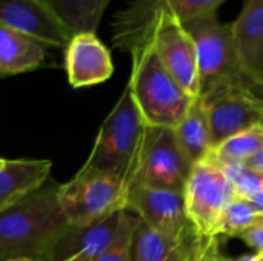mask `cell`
Masks as SVG:
<instances>
[{"instance_id": "2", "label": "cell", "mask_w": 263, "mask_h": 261, "mask_svg": "<svg viewBox=\"0 0 263 261\" xmlns=\"http://www.w3.org/2000/svg\"><path fill=\"white\" fill-rule=\"evenodd\" d=\"M145 120L126 85L103 120L91 154L80 171L116 177L129 185L145 134Z\"/></svg>"}, {"instance_id": "9", "label": "cell", "mask_w": 263, "mask_h": 261, "mask_svg": "<svg viewBox=\"0 0 263 261\" xmlns=\"http://www.w3.org/2000/svg\"><path fill=\"white\" fill-rule=\"evenodd\" d=\"M146 42L151 43L157 57L174 80L193 98L199 97L196 46L183 23L171 15H159L137 46Z\"/></svg>"}, {"instance_id": "23", "label": "cell", "mask_w": 263, "mask_h": 261, "mask_svg": "<svg viewBox=\"0 0 263 261\" xmlns=\"http://www.w3.org/2000/svg\"><path fill=\"white\" fill-rule=\"evenodd\" d=\"M260 222V215L248 205L247 200L236 198L223 212L216 235L222 237H237L245 229Z\"/></svg>"}, {"instance_id": "22", "label": "cell", "mask_w": 263, "mask_h": 261, "mask_svg": "<svg viewBox=\"0 0 263 261\" xmlns=\"http://www.w3.org/2000/svg\"><path fill=\"white\" fill-rule=\"evenodd\" d=\"M139 223L140 218L134 212L128 209H122L117 231L114 234L109 248L92 261H131L133 238Z\"/></svg>"}, {"instance_id": "1", "label": "cell", "mask_w": 263, "mask_h": 261, "mask_svg": "<svg viewBox=\"0 0 263 261\" xmlns=\"http://www.w3.org/2000/svg\"><path fill=\"white\" fill-rule=\"evenodd\" d=\"M59 188L51 178L0 212V261L29 257L54 261L69 225L59 205Z\"/></svg>"}, {"instance_id": "26", "label": "cell", "mask_w": 263, "mask_h": 261, "mask_svg": "<svg viewBox=\"0 0 263 261\" xmlns=\"http://www.w3.org/2000/svg\"><path fill=\"white\" fill-rule=\"evenodd\" d=\"M236 238H240L245 245L253 248L256 254H263V222H259L251 228L245 229Z\"/></svg>"}, {"instance_id": "3", "label": "cell", "mask_w": 263, "mask_h": 261, "mask_svg": "<svg viewBox=\"0 0 263 261\" xmlns=\"http://www.w3.org/2000/svg\"><path fill=\"white\" fill-rule=\"evenodd\" d=\"M129 54L133 68L128 88L145 123L176 128L194 98L166 71L151 43L146 42Z\"/></svg>"}, {"instance_id": "25", "label": "cell", "mask_w": 263, "mask_h": 261, "mask_svg": "<svg viewBox=\"0 0 263 261\" xmlns=\"http://www.w3.org/2000/svg\"><path fill=\"white\" fill-rule=\"evenodd\" d=\"M217 165V163H216ZM231 182L237 198L247 200L263 191V174L248 168L245 163L239 165H217Z\"/></svg>"}, {"instance_id": "24", "label": "cell", "mask_w": 263, "mask_h": 261, "mask_svg": "<svg viewBox=\"0 0 263 261\" xmlns=\"http://www.w3.org/2000/svg\"><path fill=\"white\" fill-rule=\"evenodd\" d=\"M219 237H202L193 231L166 261H206L219 254Z\"/></svg>"}, {"instance_id": "36", "label": "cell", "mask_w": 263, "mask_h": 261, "mask_svg": "<svg viewBox=\"0 0 263 261\" xmlns=\"http://www.w3.org/2000/svg\"><path fill=\"white\" fill-rule=\"evenodd\" d=\"M260 222H263V217H262V218H260Z\"/></svg>"}, {"instance_id": "6", "label": "cell", "mask_w": 263, "mask_h": 261, "mask_svg": "<svg viewBox=\"0 0 263 261\" xmlns=\"http://www.w3.org/2000/svg\"><path fill=\"white\" fill-rule=\"evenodd\" d=\"M191 168L176 140L174 128L146 125L129 183L183 194Z\"/></svg>"}, {"instance_id": "11", "label": "cell", "mask_w": 263, "mask_h": 261, "mask_svg": "<svg viewBox=\"0 0 263 261\" xmlns=\"http://www.w3.org/2000/svg\"><path fill=\"white\" fill-rule=\"evenodd\" d=\"M125 209L134 212L154 231L170 237L180 238L194 229L186 217L182 192L129 183L125 197Z\"/></svg>"}, {"instance_id": "5", "label": "cell", "mask_w": 263, "mask_h": 261, "mask_svg": "<svg viewBox=\"0 0 263 261\" xmlns=\"http://www.w3.org/2000/svg\"><path fill=\"white\" fill-rule=\"evenodd\" d=\"M126 189L128 185L120 178L79 171L60 185L59 205L69 226L83 228L125 209Z\"/></svg>"}, {"instance_id": "29", "label": "cell", "mask_w": 263, "mask_h": 261, "mask_svg": "<svg viewBox=\"0 0 263 261\" xmlns=\"http://www.w3.org/2000/svg\"><path fill=\"white\" fill-rule=\"evenodd\" d=\"M247 88L263 103V80H260V82H248Z\"/></svg>"}, {"instance_id": "18", "label": "cell", "mask_w": 263, "mask_h": 261, "mask_svg": "<svg viewBox=\"0 0 263 261\" xmlns=\"http://www.w3.org/2000/svg\"><path fill=\"white\" fill-rule=\"evenodd\" d=\"M176 140L191 165L206 158L213 149L206 106L202 97H196L183 118L174 128Z\"/></svg>"}, {"instance_id": "30", "label": "cell", "mask_w": 263, "mask_h": 261, "mask_svg": "<svg viewBox=\"0 0 263 261\" xmlns=\"http://www.w3.org/2000/svg\"><path fill=\"white\" fill-rule=\"evenodd\" d=\"M227 261H262L260 254H248V255H242L237 258H227Z\"/></svg>"}, {"instance_id": "4", "label": "cell", "mask_w": 263, "mask_h": 261, "mask_svg": "<svg viewBox=\"0 0 263 261\" xmlns=\"http://www.w3.org/2000/svg\"><path fill=\"white\" fill-rule=\"evenodd\" d=\"M183 26L196 46L199 97L250 82L237 55L231 23H223L217 14H210L186 22Z\"/></svg>"}, {"instance_id": "12", "label": "cell", "mask_w": 263, "mask_h": 261, "mask_svg": "<svg viewBox=\"0 0 263 261\" xmlns=\"http://www.w3.org/2000/svg\"><path fill=\"white\" fill-rule=\"evenodd\" d=\"M0 25L37 40L46 48H66L72 37L51 0H0Z\"/></svg>"}, {"instance_id": "13", "label": "cell", "mask_w": 263, "mask_h": 261, "mask_svg": "<svg viewBox=\"0 0 263 261\" xmlns=\"http://www.w3.org/2000/svg\"><path fill=\"white\" fill-rule=\"evenodd\" d=\"M65 69L72 88H86L111 78L114 63L108 46L96 32H79L65 48Z\"/></svg>"}, {"instance_id": "31", "label": "cell", "mask_w": 263, "mask_h": 261, "mask_svg": "<svg viewBox=\"0 0 263 261\" xmlns=\"http://www.w3.org/2000/svg\"><path fill=\"white\" fill-rule=\"evenodd\" d=\"M62 261H92V258L88 257L86 254H77V255H72V257H69V258Z\"/></svg>"}, {"instance_id": "15", "label": "cell", "mask_w": 263, "mask_h": 261, "mask_svg": "<svg viewBox=\"0 0 263 261\" xmlns=\"http://www.w3.org/2000/svg\"><path fill=\"white\" fill-rule=\"evenodd\" d=\"M120 212L122 209L83 228L69 226V229L57 245L54 261L66 260L77 254H86L92 260L97 258L109 248L117 231Z\"/></svg>"}, {"instance_id": "21", "label": "cell", "mask_w": 263, "mask_h": 261, "mask_svg": "<svg viewBox=\"0 0 263 261\" xmlns=\"http://www.w3.org/2000/svg\"><path fill=\"white\" fill-rule=\"evenodd\" d=\"M190 234L180 238L170 237L154 231L140 220L133 238L131 261H166Z\"/></svg>"}, {"instance_id": "28", "label": "cell", "mask_w": 263, "mask_h": 261, "mask_svg": "<svg viewBox=\"0 0 263 261\" xmlns=\"http://www.w3.org/2000/svg\"><path fill=\"white\" fill-rule=\"evenodd\" d=\"M245 165H247L248 168H251V169H254V171L263 174V149L262 151H259L254 157H251Z\"/></svg>"}, {"instance_id": "35", "label": "cell", "mask_w": 263, "mask_h": 261, "mask_svg": "<svg viewBox=\"0 0 263 261\" xmlns=\"http://www.w3.org/2000/svg\"><path fill=\"white\" fill-rule=\"evenodd\" d=\"M260 257H262V261H263V254H260Z\"/></svg>"}, {"instance_id": "7", "label": "cell", "mask_w": 263, "mask_h": 261, "mask_svg": "<svg viewBox=\"0 0 263 261\" xmlns=\"http://www.w3.org/2000/svg\"><path fill=\"white\" fill-rule=\"evenodd\" d=\"M237 194L223 171L208 157L193 165L183 189L190 223L202 237H217L216 231L227 208Z\"/></svg>"}, {"instance_id": "34", "label": "cell", "mask_w": 263, "mask_h": 261, "mask_svg": "<svg viewBox=\"0 0 263 261\" xmlns=\"http://www.w3.org/2000/svg\"><path fill=\"white\" fill-rule=\"evenodd\" d=\"M5 165H6V160L0 157V169H3V168H5Z\"/></svg>"}, {"instance_id": "16", "label": "cell", "mask_w": 263, "mask_h": 261, "mask_svg": "<svg viewBox=\"0 0 263 261\" xmlns=\"http://www.w3.org/2000/svg\"><path fill=\"white\" fill-rule=\"evenodd\" d=\"M49 172L48 160H6L5 168L0 169V212L46 183Z\"/></svg>"}, {"instance_id": "33", "label": "cell", "mask_w": 263, "mask_h": 261, "mask_svg": "<svg viewBox=\"0 0 263 261\" xmlns=\"http://www.w3.org/2000/svg\"><path fill=\"white\" fill-rule=\"evenodd\" d=\"M206 261H227V257H222V255H220V252H219V254L213 255L211 258H208Z\"/></svg>"}, {"instance_id": "20", "label": "cell", "mask_w": 263, "mask_h": 261, "mask_svg": "<svg viewBox=\"0 0 263 261\" xmlns=\"http://www.w3.org/2000/svg\"><path fill=\"white\" fill-rule=\"evenodd\" d=\"M111 0H51L54 9L74 34L96 32Z\"/></svg>"}, {"instance_id": "8", "label": "cell", "mask_w": 263, "mask_h": 261, "mask_svg": "<svg viewBox=\"0 0 263 261\" xmlns=\"http://www.w3.org/2000/svg\"><path fill=\"white\" fill-rule=\"evenodd\" d=\"M227 0H133L114 15L112 45L131 52L145 37L151 23L159 15H171L182 23L199 17L217 14Z\"/></svg>"}, {"instance_id": "27", "label": "cell", "mask_w": 263, "mask_h": 261, "mask_svg": "<svg viewBox=\"0 0 263 261\" xmlns=\"http://www.w3.org/2000/svg\"><path fill=\"white\" fill-rule=\"evenodd\" d=\"M247 202H248V205L260 215V218L263 217V191L260 192H257V194H254L253 197H250V198H247Z\"/></svg>"}, {"instance_id": "14", "label": "cell", "mask_w": 263, "mask_h": 261, "mask_svg": "<svg viewBox=\"0 0 263 261\" xmlns=\"http://www.w3.org/2000/svg\"><path fill=\"white\" fill-rule=\"evenodd\" d=\"M242 69L250 82L263 80V0H245L231 23Z\"/></svg>"}, {"instance_id": "19", "label": "cell", "mask_w": 263, "mask_h": 261, "mask_svg": "<svg viewBox=\"0 0 263 261\" xmlns=\"http://www.w3.org/2000/svg\"><path fill=\"white\" fill-rule=\"evenodd\" d=\"M263 149V125L243 129L211 149L208 158L217 165L247 163Z\"/></svg>"}, {"instance_id": "32", "label": "cell", "mask_w": 263, "mask_h": 261, "mask_svg": "<svg viewBox=\"0 0 263 261\" xmlns=\"http://www.w3.org/2000/svg\"><path fill=\"white\" fill-rule=\"evenodd\" d=\"M3 261H42V260H35V258H29V257H18V258H9V260H3Z\"/></svg>"}, {"instance_id": "17", "label": "cell", "mask_w": 263, "mask_h": 261, "mask_svg": "<svg viewBox=\"0 0 263 261\" xmlns=\"http://www.w3.org/2000/svg\"><path fill=\"white\" fill-rule=\"evenodd\" d=\"M45 55V45L0 25V77L34 71L43 63Z\"/></svg>"}, {"instance_id": "10", "label": "cell", "mask_w": 263, "mask_h": 261, "mask_svg": "<svg viewBox=\"0 0 263 261\" xmlns=\"http://www.w3.org/2000/svg\"><path fill=\"white\" fill-rule=\"evenodd\" d=\"M247 85L227 86L202 97L208 112L213 148L243 129L263 125V103Z\"/></svg>"}]
</instances>
